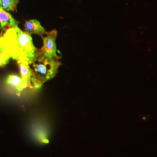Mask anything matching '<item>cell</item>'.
I'll list each match as a JSON object with an SVG mask.
<instances>
[{
	"mask_svg": "<svg viewBox=\"0 0 157 157\" xmlns=\"http://www.w3.org/2000/svg\"><path fill=\"white\" fill-rule=\"evenodd\" d=\"M0 47L11 58L30 65L40 55V50L34 45L31 34L18 27L6 29L0 36Z\"/></svg>",
	"mask_w": 157,
	"mask_h": 157,
	"instance_id": "6da1fadb",
	"label": "cell"
},
{
	"mask_svg": "<svg viewBox=\"0 0 157 157\" xmlns=\"http://www.w3.org/2000/svg\"><path fill=\"white\" fill-rule=\"evenodd\" d=\"M61 65L58 59L40 56L31 64L33 74L31 83L35 88H39L47 80L55 77Z\"/></svg>",
	"mask_w": 157,
	"mask_h": 157,
	"instance_id": "7a4b0ae2",
	"label": "cell"
},
{
	"mask_svg": "<svg viewBox=\"0 0 157 157\" xmlns=\"http://www.w3.org/2000/svg\"><path fill=\"white\" fill-rule=\"evenodd\" d=\"M57 32L52 30L46 34V36L43 37V45L40 50V56L49 58H56L59 59L60 56L56 54V41Z\"/></svg>",
	"mask_w": 157,
	"mask_h": 157,
	"instance_id": "3957f363",
	"label": "cell"
},
{
	"mask_svg": "<svg viewBox=\"0 0 157 157\" xmlns=\"http://www.w3.org/2000/svg\"><path fill=\"white\" fill-rule=\"evenodd\" d=\"M19 22L8 12L0 6V28L4 29L6 26L10 28L18 27Z\"/></svg>",
	"mask_w": 157,
	"mask_h": 157,
	"instance_id": "277c9868",
	"label": "cell"
},
{
	"mask_svg": "<svg viewBox=\"0 0 157 157\" xmlns=\"http://www.w3.org/2000/svg\"><path fill=\"white\" fill-rule=\"evenodd\" d=\"M25 32L30 34H36L42 36L43 34H46L47 32L40 24L39 21L36 19H32L27 21L25 23Z\"/></svg>",
	"mask_w": 157,
	"mask_h": 157,
	"instance_id": "5b68a950",
	"label": "cell"
},
{
	"mask_svg": "<svg viewBox=\"0 0 157 157\" xmlns=\"http://www.w3.org/2000/svg\"><path fill=\"white\" fill-rule=\"evenodd\" d=\"M18 67L19 68L20 73L21 75V78L23 81L27 84L28 87H32V85L31 83V78L33 74V70L30 65L25 62H17Z\"/></svg>",
	"mask_w": 157,
	"mask_h": 157,
	"instance_id": "8992f818",
	"label": "cell"
},
{
	"mask_svg": "<svg viewBox=\"0 0 157 157\" xmlns=\"http://www.w3.org/2000/svg\"><path fill=\"white\" fill-rule=\"evenodd\" d=\"M6 84L14 88L17 92L20 93L28 86L23 81L22 78L15 75H10L6 78Z\"/></svg>",
	"mask_w": 157,
	"mask_h": 157,
	"instance_id": "52a82bcc",
	"label": "cell"
},
{
	"mask_svg": "<svg viewBox=\"0 0 157 157\" xmlns=\"http://www.w3.org/2000/svg\"><path fill=\"white\" fill-rule=\"evenodd\" d=\"M19 0H0V6L6 11H17Z\"/></svg>",
	"mask_w": 157,
	"mask_h": 157,
	"instance_id": "ba28073f",
	"label": "cell"
},
{
	"mask_svg": "<svg viewBox=\"0 0 157 157\" xmlns=\"http://www.w3.org/2000/svg\"><path fill=\"white\" fill-rule=\"evenodd\" d=\"M10 56L2 50V48L0 47V67H5L10 62Z\"/></svg>",
	"mask_w": 157,
	"mask_h": 157,
	"instance_id": "9c48e42d",
	"label": "cell"
},
{
	"mask_svg": "<svg viewBox=\"0 0 157 157\" xmlns=\"http://www.w3.org/2000/svg\"></svg>",
	"mask_w": 157,
	"mask_h": 157,
	"instance_id": "30bf717a",
	"label": "cell"
}]
</instances>
